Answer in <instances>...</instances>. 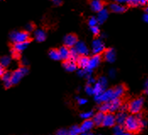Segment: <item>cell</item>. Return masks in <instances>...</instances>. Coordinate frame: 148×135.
Here are the masks:
<instances>
[{
    "mask_svg": "<svg viewBox=\"0 0 148 135\" xmlns=\"http://www.w3.org/2000/svg\"><path fill=\"white\" fill-rule=\"evenodd\" d=\"M146 121L142 118L140 112L136 115L132 114L130 116H128L123 127L126 133L134 135L139 134L146 126Z\"/></svg>",
    "mask_w": 148,
    "mask_h": 135,
    "instance_id": "obj_1",
    "label": "cell"
},
{
    "mask_svg": "<svg viewBox=\"0 0 148 135\" xmlns=\"http://www.w3.org/2000/svg\"><path fill=\"white\" fill-rule=\"evenodd\" d=\"M10 38L13 43H20V42H31L30 33L26 31H13L10 35Z\"/></svg>",
    "mask_w": 148,
    "mask_h": 135,
    "instance_id": "obj_2",
    "label": "cell"
},
{
    "mask_svg": "<svg viewBox=\"0 0 148 135\" xmlns=\"http://www.w3.org/2000/svg\"><path fill=\"white\" fill-rule=\"evenodd\" d=\"M143 104H144V98L137 97L128 103V112H130L133 115L141 112Z\"/></svg>",
    "mask_w": 148,
    "mask_h": 135,
    "instance_id": "obj_3",
    "label": "cell"
},
{
    "mask_svg": "<svg viewBox=\"0 0 148 135\" xmlns=\"http://www.w3.org/2000/svg\"><path fill=\"white\" fill-rule=\"evenodd\" d=\"M28 73V68L25 66H21L19 68H17L16 70H14V72H12L11 74V82L12 85H17L21 79H23V77Z\"/></svg>",
    "mask_w": 148,
    "mask_h": 135,
    "instance_id": "obj_4",
    "label": "cell"
},
{
    "mask_svg": "<svg viewBox=\"0 0 148 135\" xmlns=\"http://www.w3.org/2000/svg\"><path fill=\"white\" fill-rule=\"evenodd\" d=\"M113 99H114L113 89H109L108 90H106V91L103 92L99 95H96V101H97V102H99V103H103V102H106V101H110Z\"/></svg>",
    "mask_w": 148,
    "mask_h": 135,
    "instance_id": "obj_5",
    "label": "cell"
},
{
    "mask_svg": "<svg viewBox=\"0 0 148 135\" xmlns=\"http://www.w3.org/2000/svg\"><path fill=\"white\" fill-rule=\"evenodd\" d=\"M77 42H78V37H77V35L75 34H68V35H65V37L64 39V46H68L69 48L74 47Z\"/></svg>",
    "mask_w": 148,
    "mask_h": 135,
    "instance_id": "obj_6",
    "label": "cell"
},
{
    "mask_svg": "<svg viewBox=\"0 0 148 135\" xmlns=\"http://www.w3.org/2000/svg\"><path fill=\"white\" fill-rule=\"evenodd\" d=\"M105 50L104 44L100 39H95L92 43V52L94 54H102Z\"/></svg>",
    "mask_w": 148,
    "mask_h": 135,
    "instance_id": "obj_7",
    "label": "cell"
},
{
    "mask_svg": "<svg viewBox=\"0 0 148 135\" xmlns=\"http://www.w3.org/2000/svg\"><path fill=\"white\" fill-rule=\"evenodd\" d=\"M115 125H116V118H115V116H114L113 113L111 112L106 113L105 114V117H104V119H103L102 126L103 127H114Z\"/></svg>",
    "mask_w": 148,
    "mask_h": 135,
    "instance_id": "obj_8",
    "label": "cell"
},
{
    "mask_svg": "<svg viewBox=\"0 0 148 135\" xmlns=\"http://www.w3.org/2000/svg\"><path fill=\"white\" fill-rule=\"evenodd\" d=\"M90 62V57L87 55H80L76 60L77 67L82 69H87Z\"/></svg>",
    "mask_w": 148,
    "mask_h": 135,
    "instance_id": "obj_9",
    "label": "cell"
},
{
    "mask_svg": "<svg viewBox=\"0 0 148 135\" xmlns=\"http://www.w3.org/2000/svg\"><path fill=\"white\" fill-rule=\"evenodd\" d=\"M113 91H114V98H121L125 95V92L127 91V87L124 84H121L113 88Z\"/></svg>",
    "mask_w": 148,
    "mask_h": 135,
    "instance_id": "obj_10",
    "label": "cell"
},
{
    "mask_svg": "<svg viewBox=\"0 0 148 135\" xmlns=\"http://www.w3.org/2000/svg\"><path fill=\"white\" fill-rule=\"evenodd\" d=\"M102 59L103 58H102L101 54H95L92 57H90V62H89V65H88L87 69L91 70V69L97 67L99 65V63H101Z\"/></svg>",
    "mask_w": 148,
    "mask_h": 135,
    "instance_id": "obj_11",
    "label": "cell"
},
{
    "mask_svg": "<svg viewBox=\"0 0 148 135\" xmlns=\"http://www.w3.org/2000/svg\"><path fill=\"white\" fill-rule=\"evenodd\" d=\"M102 58H103L105 61H108V62H110V63L114 62V60H115V52H114V49H112V48L105 49L104 52H103Z\"/></svg>",
    "mask_w": 148,
    "mask_h": 135,
    "instance_id": "obj_12",
    "label": "cell"
},
{
    "mask_svg": "<svg viewBox=\"0 0 148 135\" xmlns=\"http://www.w3.org/2000/svg\"><path fill=\"white\" fill-rule=\"evenodd\" d=\"M109 10L110 11L116 13V14H122L127 10V7L124 4H120L118 3H113L109 5Z\"/></svg>",
    "mask_w": 148,
    "mask_h": 135,
    "instance_id": "obj_13",
    "label": "cell"
},
{
    "mask_svg": "<svg viewBox=\"0 0 148 135\" xmlns=\"http://www.w3.org/2000/svg\"><path fill=\"white\" fill-rule=\"evenodd\" d=\"M91 10L94 12L101 11L102 10L104 9V2L103 0H91L90 2Z\"/></svg>",
    "mask_w": 148,
    "mask_h": 135,
    "instance_id": "obj_14",
    "label": "cell"
},
{
    "mask_svg": "<svg viewBox=\"0 0 148 135\" xmlns=\"http://www.w3.org/2000/svg\"><path fill=\"white\" fill-rule=\"evenodd\" d=\"M63 66L64 68L69 72H72V71H75L76 68H77V63H76V61L73 60V59H67V60H64L63 61Z\"/></svg>",
    "mask_w": 148,
    "mask_h": 135,
    "instance_id": "obj_15",
    "label": "cell"
},
{
    "mask_svg": "<svg viewBox=\"0 0 148 135\" xmlns=\"http://www.w3.org/2000/svg\"><path fill=\"white\" fill-rule=\"evenodd\" d=\"M110 102V112L114 113L116 111H119L120 106L123 104V101L121 98H114L109 101Z\"/></svg>",
    "mask_w": 148,
    "mask_h": 135,
    "instance_id": "obj_16",
    "label": "cell"
},
{
    "mask_svg": "<svg viewBox=\"0 0 148 135\" xmlns=\"http://www.w3.org/2000/svg\"><path fill=\"white\" fill-rule=\"evenodd\" d=\"M94 126L95 125H94V123H93V120H91V118L90 119H86L80 127V131H81V133L89 132Z\"/></svg>",
    "mask_w": 148,
    "mask_h": 135,
    "instance_id": "obj_17",
    "label": "cell"
},
{
    "mask_svg": "<svg viewBox=\"0 0 148 135\" xmlns=\"http://www.w3.org/2000/svg\"><path fill=\"white\" fill-rule=\"evenodd\" d=\"M11 74H12L11 72L6 71V72L3 74V75L1 77V79H2L3 82L4 87H5L6 89H9V88H10L12 85H12V82H11Z\"/></svg>",
    "mask_w": 148,
    "mask_h": 135,
    "instance_id": "obj_18",
    "label": "cell"
},
{
    "mask_svg": "<svg viewBox=\"0 0 148 135\" xmlns=\"http://www.w3.org/2000/svg\"><path fill=\"white\" fill-rule=\"evenodd\" d=\"M58 52H59V54L61 57V60L64 61V60L69 59V57H70V48L69 47L64 45L58 49Z\"/></svg>",
    "mask_w": 148,
    "mask_h": 135,
    "instance_id": "obj_19",
    "label": "cell"
},
{
    "mask_svg": "<svg viewBox=\"0 0 148 135\" xmlns=\"http://www.w3.org/2000/svg\"><path fill=\"white\" fill-rule=\"evenodd\" d=\"M75 49L76 50V52H78L79 55H87V53H88V49L84 42H78L75 46Z\"/></svg>",
    "mask_w": 148,
    "mask_h": 135,
    "instance_id": "obj_20",
    "label": "cell"
},
{
    "mask_svg": "<svg viewBox=\"0 0 148 135\" xmlns=\"http://www.w3.org/2000/svg\"><path fill=\"white\" fill-rule=\"evenodd\" d=\"M104 117H105V113L102 112H98L97 113H96L93 116V119H92L93 123H94V125L97 126V127L102 126Z\"/></svg>",
    "mask_w": 148,
    "mask_h": 135,
    "instance_id": "obj_21",
    "label": "cell"
},
{
    "mask_svg": "<svg viewBox=\"0 0 148 135\" xmlns=\"http://www.w3.org/2000/svg\"><path fill=\"white\" fill-rule=\"evenodd\" d=\"M34 37L38 42H42L46 40L45 31L42 29H37L34 31Z\"/></svg>",
    "mask_w": 148,
    "mask_h": 135,
    "instance_id": "obj_22",
    "label": "cell"
},
{
    "mask_svg": "<svg viewBox=\"0 0 148 135\" xmlns=\"http://www.w3.org/2000/svg\"><path fill=\"white\" fill-rule=\"evenodd\" d=\"M127 117H128V115L126 114V112H119L115 116V118H116V124L120 125V126H123L124 123H125V122Z\"/></svg>",
    "mask_w": 148,
    "mask_h": 135,
    "instance_id": "obj_23",
    "label": "cell"
},
{
    "mask_svg": "<svg viewBox=\"0 0 148 135\" xmlns=\"http://www.w3.org/2000/svg\"><path fill=\"white\" fill-rule=\"evenodd\" d=\"M108 10H106L104 8L101 11L98 12V14H97V19L98 23L103 24L108 19Z\"/></svg>",
    "mask_w": 148,
    "mask_h": 135,
    "instance_id": "obj_24",
    "label": "cell"
},
{
    "mask_svg": "<svg viewBox=\"0 0 148 135\" xmlns=\"http://www.w3.org/2000/svg\"><path fill=\"white\" fill-rule=\"evenodd\" d=\"M30 42H20V43H13V49L17 51L18 52H23L29 45Z\"/></svg>",
    "mask_w": 148,
    "mask_h": 135,
    "instance_id": "obj_25",
    "label": "cell"
},
{
    "mask_svg": "<svg viewBox=\"0 0 148 135\" xmlns=\"http://www.w3.org/2000/svg\"><path fill=\"white\" fill-rule=\"evenodd\" d=\"M104 88H105V86L103 85H102L100 82L96 84L95 87L93 88V94H95V95H101L103 92H104Z\"/></svg>",
    "mask_w": 148,
    "mask_h": 135,
    "instance_id": "obj_26",
    "label": "cell"
},
{
    "mask_svg": "<svg viewBox=\"0 0 148 135\" xmlns=\"http://www.w3.org/2000/svg\"><path fill=\"white\" fill-rule=\"evenodd\" d=\"M99 111L103 113H108L110 112V102L109 101H106L103 102L102 105L99 107Z\"/></svg>",
    "mask_w": 148,
    "mask_h": 135,
    "instance_id": "obj_27",
    "label": "cell"
},
{
    "mask_svg": "<svg viewBox=\"0 0 148 135\" xmlns=\"http://www.w3.org/2000/svg\"><path fill=\"white\" fill-rule=\"evenodd\" d=\"M48 54H49V57L53 60H61V57L59 54L58 49H51Z\"/></svg>",
    "mask_w": 148,
    "mask_h": 135,
    "instance_id": "obj_28",
    "label": "cell"
},
{
    "mask_svg": "<svg viewBox=\"0 0 148 135\" xmlns=\"http://www.w3.org/2000/svg\"><path fill=\"white\" fill-rule=\"evenodd\" d=\"M11 62V58L8 56H3L0 57V64L3 65L4 68L8 67L10 64Z\"/></svg>",
    "mask_w": 148,
    "mask_h": 135,
    "instance_id": "obj_29",
    "label": "cell"
},
{
    "mask_svg": "<svg viewBox=\"0 0 148 135\" xmlns=\"http://www.w3.org/2000/svg\"><path fill=\"white\" fill-rule=\"evenodd\" d=\"M81 134L80 127L77 125H75L71 127L69 130V135H79Z\"/></svg>",
    "mask_w": 148,
    "mask_h": 135,
    "instance_id": "obj_30",
    "label": "cell"
},
{
    "mask_svg": "<svg viewBox=\"0 0 148 135\" xmlns=\"http://www.w3.org/2000/svg\"><path fill=\"white\" fill-rule=\"evenodd\" d=\"M97 19L95 18V17H91L89 20H88V25H90V27H92V26H95V25H97Z\"/></svg>",
    "mask_w": 148,
    "mask_h": 135,
    "instance_id": "obj_31",
    "label": "cell"
},
{
    "mask_svg": "<svg viewBox=\"0 0 148 135\" xmlns=\"http://www.w3.org/2000/svg\"><path fill=\"white\" fill-rule=\"evenodd\" d=\"M80 117L82 118H85V119H90L91 117H93V112L91 111V112H84L80 114Z\"/></svg>",
    "mask_w": 148,
    "mask_h": 135,
    "instance_id": "obj_32",
    "label": "cell"
},
{
    "mask_svg": "<svg viewBox=\"0 0 148 135\" xmlns=\"http://www.w3.org/2000/svg\"><path fill=\"white\" fill-rule=\"evenodd\" d=\"M25 31H27V32H32V31H35V25L33 23H29V24H27L26 25V26H25Z\"/></svg>",
    "mask_w": 148,
    "mask_h": 135,
    "instance_id": "obj_33",
    "label": "cell"
},
{
    "mask_svg": "<svg viewBox=\"0 0 148 135\" xmlns=\"http://www.w3.org/2000/svg\"><path fill=\"white\" fill-rule=\"evenodd\" d=\"M11 55L12 57L13 58H14V59H19L20 57H21V52H18L17 51H15L14 49H13L11 48Z\"/></svg>",
    "mask_w": 148,
    "mask_h": 135,
    "instance_id": "obj_34",
    "label": "cell"
},
{
    "mask_svg": "<svg viewBox=\"0 0 148 135\" xmlns=\"http://www.w3.org/2000/svg\"><path fill=\"white\" fill-rule=\"evenodd\" d=\"M91 32L94 34V35H98L100 34V30H99V27L97 25L91 27Z\"/></svg>",
    "mask_w": 148,
    "mask_h": 135,
    "instance_id": "obj_35",
    "label": "cell"
},
{
    "mask_svg": "<svg viewBox=\"0 0 148 135\" xmlns=\"http://www.w3.org/2000/svg\"><path fill=\"white\" fill-rule=\"evenodd\" d=\"M55 135H69V130L66 129H60L58 130Z\"/></svg>",
    "mask_w": 148,
    "mask_h": 135,
    "instance_id": "obj_36",
    "label": "cell"
},
{
    "mask_svg": "<svg viewBox=\"0 0 148 135\" xmlns=\"http://www.w3.org/2000/svg\"><path fill=\"white\" fill-rule=\"evenodd\" d=\"M148 4V0H138L137 6H146Z\"/></svg>",
    "mask_w": 148,
    "mask_h": 135,
    "instance_id": "obj_37",
    "label": "cell"
},
{
    "mask_svg": "<svg viewBox=\"0 0 148 135\" xmlns=\"http://www.w3.org/2000/svg\"><path fill=\"white\" fill-rule=\"evenodd\" d=\"M114 2L120 3V4H129L130 0H114Z\"/></svg>",
    "mask_w": 148,
    "mask_h": 135,
    "instance_id": "obj_38",
    "label": "cell"
},
{
    "mask_svg": "<svg viewBox=\"0 0 148 135\" xmlns=\"http://www.w3.org/2000/svg\"><path fill=\"white\" fill-rule=\"evenodd\" d=\"M137 3H138V0H130L129 5L136 7V6H137Z\"/></svg>",
    "mask_w": 148,
    "mask_h": 135,
    "instance_id": "obj_39",
    "label": "cell"
},
{
    "mask_svg": "<svg viewBox=\"0 0 148 135\" xmlns=\"http://www.w3.org/2000/svg\"><path fill=\"white\" fill-rule=\"evenodd\" d=\"M5 72H6V70H5V68L3 67V65H1V64H0V77H2Z\"/></svg>",
    "mask_w": 148,
    "mask_h": 135,
    "instance_id": "obj_40",
    "label": "cell"
},
{
    "mask_svg": "<svg viewBox=\"0 0 148 135\" xmlns=\"http://www.w3.org/2000/svg\"><path fill=\"white\" fill-rule=\"evenodd\" d=\"M53 3H54L55 6H59V5H61L62 3H63L62 0H53Z\"/></svg>",
    "mask_w": 148,
    "mask_h": 135,
    "instance_id": "obj_41",
    "label": "cell"
},
{
    "mask_svg": "<svg viewBox=\"0 0 148 135\" xmlns=\"http://www.w3.org/2000/svg\"><path fill=\"white\" fill-rule=\"evenodd\" d=\"M86 92L88 93V94H93V89L91 88L90 85H88V86H86Z\"/></svg>",
    "mask_w": 148,
    "mask_h": 135,
    "instance_id": "obj_42",
    "label": "cell"
},
{
    "mask_svg": "<svg viewBox=\"0 0 148 135\" xmlns=\"http://www.w3.org/2000/svg\"><path fill=\"white\" fill-rule=\"evenodd\" d=\"M77 100H78V103L80 105H84V104H86L87 102V101L86 99H80V98H78Z\"/></svg>",
    "mask_w": 148,
    "mask_h": 135,
    "instance_id": "obj_43",
    "label": "cell"
},
{
    "mask_svg": "<svg viewBox=\"0 0 148 135\" xmlns=\"http://www.w3.org/2000/svg\"><path fill=\"white\" fill-rule=\"evenodd\" d=\"M144 93L148 95V79H147L146 84H145V90H144Z\"/></svg>",
    "mask_w": 148,
    "mask_h": 135,
    "instance_id": "obj_44",
    "label": "cell"
},
{
    "mask_svg": "<svg viewBox=\"0 0 148 135\" xmlns=\"http://www.w3.org/2000/svg\"><path fill=\"white\" fill-rule=\"evenodd\" d=\"M143 20H144V21H145V22L148 23V13H146V14H144V16H143Z\"/></svg>",
    "mask_w": 148,
    "mask_h": 135,
    "instance_id": "obj_45",
    "label": "cell"
},
{
    "mask_svg": "<svg viewBox=\"0 0 148 135\" xmlns=\"http://www.w3.org/2000/svg\"><path fill=\"white\" fill-rule=\"evenodd\" d=\"M122 135H133V134H129V133H126V134H122Z\"/></svg>",
    "mask_w": 148,
    "mask_h": 135,
    "instance_id": "obj_46",
    "label": "cell"
},
{
    "mask_svg": "<svg viewBox=\"0 0 148 135\" xmlns=\"http://www.w3.org/2000/svg\"><path fill=\"white\" fill-rule=\"evenodd\" d=\"M146 13H148V6L146 8Z\"/></svg>",
    "mask_w": 148,
    "mask_h": 135,
    "instance_id": "obj_47",
    "label": "cell"
}]
</instances>
